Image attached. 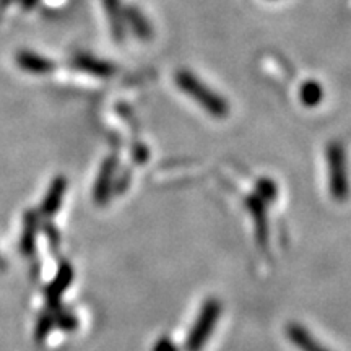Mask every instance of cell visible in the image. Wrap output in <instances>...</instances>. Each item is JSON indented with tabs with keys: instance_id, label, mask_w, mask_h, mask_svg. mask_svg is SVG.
Instances as JSON below:
<instances>
[{
	"instance_id": "cell-4",
	"label": "cell",
	"mask_w": 351,
	"mask_h": 351,
	"mask_svg": "<svg viewBox=\"0 0 351 351\" xmlns=\"http://www.w3.org/2000/svg\"><path fill=\"white\" fill-rule=\"evenodd\" d=\"M328 163L332 169V189L335 197H339L345 189V174H343V155L339 145H330L328 148Z\"/></svg>"
},
{
	"instance_id": "cell-1",
	"label": "cell",
	"mask_w": 351,
	"mask_h": 351,
	"mask_svg": "<svg viewBox=\"0 0 351 351\" xmlns=\"http://www.w3.org/2000/svg\"><path fill=\"white\" fill-rule=\"evenodd\" d=\"M176 85L181 88L189 98L197 101L199 106L204 108L212 116L218 117V119L225 117L230 111L226 99L215 93L212 88H208L199 77L189 72V70H179L176 73Z\"/></svg>"
},
{
	"instance_id": "cell-3",
	"label": "cell",
	"mask_w": 351,
	"mask_h": 351,
	"mask_svg": "<svg viewBox=\"0 0 351 351\" xmlns=\"http://www.w3.org/2000/svg\"><path fill=\"white\" fill-rule=\"evenodd\" d=\"M124 19L130 25L132 33L140 39H150L153 36L152 23L147 16L143 15L142 10H138L135 5H129L124 8Z\"/></svg>"
},
{
	"instance_id": "cell-5",
	"label": "cell",
	"mask_w": 351,
	"mask_h": 351,
	"mask_svg": "<svg viewBox=\"0 0 351 351\" xmlns=\"http://www.w3.org/2000/svg\"><path fill=\"white\" fill-rule=\"evenodd\" d=\"M103 5L108 12L109 23L116 41L122 43L125 38V19H124V8L121 7L119 0H103Z\"/></svg>"
},
{
	"instance_id": "cell-9",
	"label": "cell",
	"mask_w": 351,
	"mask_h": 351,
	"mask_svg": "<svg viewBox=\"0 0 351 351\" xmlns=\"http://www.w3.org/2000/svg\"><path fill=\"white\" fill-rule=\"evenodd\" d=\"M289 332H291L293 341H295L298 346H301V348H304L306 351H324L322 348H319L314 341H311L309 337H307L301 328H291Z\"/></svg>"
},
{
	"instance_id": "cell-2",
	"label": "cell",
	"mask_w": 351,
	"mask_h": 351,
	"mask_svg": "<svg viewBox=\"0 0 351 351\" xmlns=\"http://www.w3.org/2000/svg\"><path fill=\"white\" fill-rule=\"evenodd\" d=\"M217 315H218L217 302H208L207 307L204 309V313H202V315H200L199 326L194 328V332H192V335H191V350L192 351L197 350L202 343H204L207 333H210V330H212Z\"/></svg>"
},
{
	"instance_id": "cell-6",
	"label": "cell",
	"mask_w": 351,
	"mask_h": 351,
	"mask_svg": "<svg viewBox=\"0 0 351 351\" xmlns=\"http://www.w3.org/2000/svg\"><path fill=\"white\" fill-rule=\"evenodd\" d=\"M75 64L77 67L86 70V72L93 73V75H98V77H109L116 72V69H114L112 64L104 62V60H98L95 59V57L86 56V54L78 56L75 59Z\"/></svg>"
},
{
	"instance_id": "cell-7",
	"label": "cell",
	"mask_w": 351,
	"mask_h": 351,
	"mask_svg": "<svg viewBox=\"0 0 351 351\" xmlns=\"http://www.w3.org/2000/svg\"><path fill=\"white\" fill-rule=\"evenodd\" d=\"M324 91L322 86L319 85L317 82H306L301 88V101L306 104V106H317V104L322 101Z\"/></svg>"
},
{
	"instance_id": "cell-8",
	"label": "cell",
	"mask_w": 351,
	"mask_h": 351,
	"mask_svg": "<svg viewBox=\"0 0 351 351\" xmlns=\"http://www.w3.org/2000/svg\"><path fill=\"white\" fill-rule=\"evenodd\" d=\"M19 62L23 69L29 70V72H47V70H51V62H47L46 59H43V57L39 56H34V54H29V52H23L19 57Z\"/></svg>"
}]
</instances>
